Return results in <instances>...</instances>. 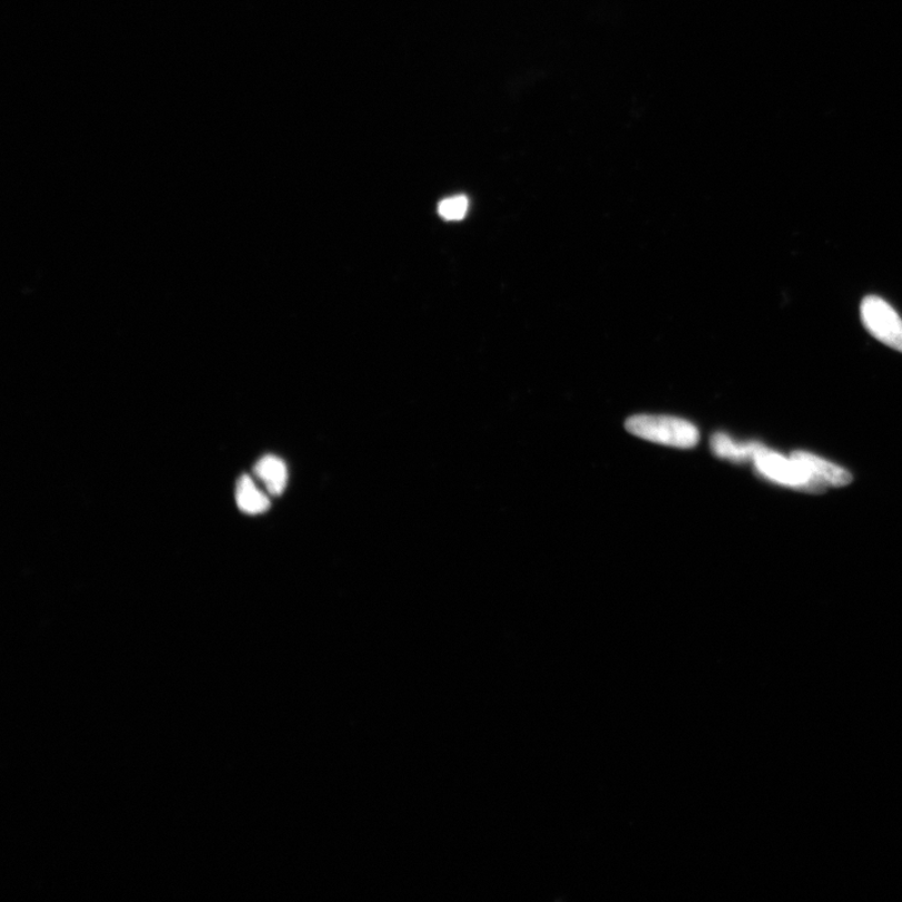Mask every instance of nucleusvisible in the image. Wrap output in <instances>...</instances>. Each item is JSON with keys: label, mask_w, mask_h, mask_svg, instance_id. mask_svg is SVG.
Here are the masks:
<instances>
[{"label": "nucleus", "mask_w": 902, "mask_h": 902, "mask_svg": "<svg viewBox=\"0 0 902 902\" xmlns=\"http://www.w3.org/2000/svg\"><path fill=\"white\" fill-rule=\"evenodd\" d=\"M631 434L652 443L691 449L700 440L699 429L690 421L667 415H634L625 421Z\"/></svg>", "instance_id": "obj_1"}, {"label": "nucleus", "mask_w": 902, "mask_h": 902, "mask_svg": "<svg viewBox=\"0 0 902 902\" xmlns=\"http://www.w3.org/2000/svg\"><path fill=\"white\" fill-rule=\"evenodd\" d=\"M861 320L872 337L902 352V319L885 300L865 298L861 303Z\"/></svg>", "instance_id": "obj_2"}, {"label": "nucleus", "mask_w": 902, "mask_h": 902, "mask_svg": "<svg viewBox=\"0 0 902 902\" xmlns=\"http://www.w3.org/2000/svg\"><path fill=\"white\" fill-rule=\"evenodd\" d=\"M753 460L762 474L776 480V482L806 489L813 493L825 489L821 483V479L810 474L808 470L798 465L793 460L789 462V460L772 453V451L764 449L760 444L754 451Z\"/></svg>", "instance_id": "obj_3"}, {"label": "nucleus", "mask_w": 902, "mask_h": 902, "mask_svg": "<svg viewBox=\"0 0 902 902\" xmlns=\"http://www.w3.org/2000/svg\"><path fill=\"white\" fill-rule=\"evenodd\" d=\"M792 460L801 468L808 470V472L813 477L825 480V482L832 485L843 487L851 482V475L846 472V470L830 464L825 462V460L803 453V451L793 453Z\"/></svg>", "instance_id": "obj_4"}, {"label": "nucleus", "mask_w": 902, "mask_h": 902, "mask_svg": "<svg viewBox=\"0 0 902 902\" xmlns=\"http://www.w3.org/2000/svg\"><path fill=\"white\" fill-rule=\"evenodd\" d=\"M253 470L254 474L267 485L271 495L279 497L283 493L289 480L288 467L283 460L274 455H267L259 460Z\"/></svg>", "instance_id": "obj_5"}, {"label": "nucleus", "mask_w": 902, "mask_h": 902, "mask_svg": "<svg viewBox=\"0 0 902 902\" xmlns=\"http://www.w3.org/2000/svg\"><path fill=\"white\" fill-rule=\"evenodd\" d=\"M237 503L240 511L257 515L269 511L270 499L264 495L249 475L240 478L237 488Z\"/></svg>", "instance_id": "obj_6"}, {"label": "nucleus", "mask_w": 902, "mask_h": 902, "mask_svg": "<svg viewBox=\"0 0 902 902\" xmlns=\"http://www.w3.org/2000/svg\"><path fill=\"white\" fill-rule=\"evenodd\" d=\"M758 445L756 443L738 444L736 441L723 433H715L711 439L713 453L719 458L733 460V462L752 459Z\"/></svg>", "instance_id": "obj_7"}, {"label": "nucleus", "mask_w": 902, "mask_h": 902, "mask_svg": "<svg viewBox=\"0 0 902 902\" xmlns=\"http://www.w3.org/2000/svg\"><path fill=\"white\" fill-rule=\"evenodd\" d=\"M469 209V200L464 194L453 196V198L441 201L438 212L441 218L448 221H459L465 218Z\"/></svg>", "instance_id": "obj_8"}]
</instances>
